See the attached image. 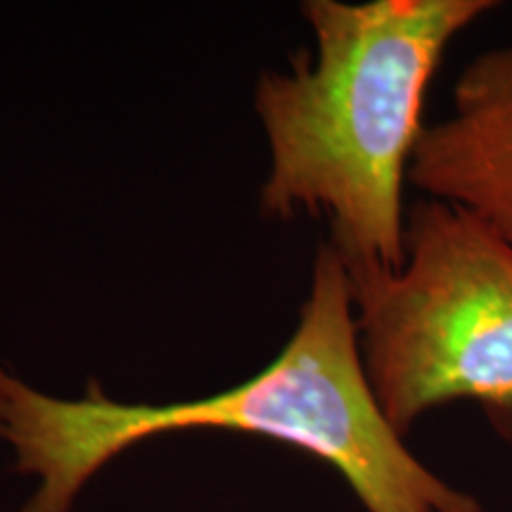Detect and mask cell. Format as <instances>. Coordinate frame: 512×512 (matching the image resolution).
<instances>
[{"label": "cell", "mask_w": 512, "mask_h": 512, "mask_svg": "<svg viewBox=\"0 0 512 512\" xmlns=\"http://www.w3.org/2000/svg\"><path fill=\"white\" fill-rule=\"evenodd\" d=\"M185 430L249 432L302 448L347 479L368 512H484L475 496L408 451L363 366L344 261L323 242L290 342L247 382L207 399L119 403L98 384L81 399L43 394L0 366V439L17 472L38 477L22 512H72L79 491L121 451Z\"/></svg>", "instance_id": "6da1fadb"}, {"label": "cell", "mask_w": 512, "mask_h": 512, "mask_svg": "<svg viewBox=\"0 0 512 512\" xmlns=\"http://www.w3.org/2000/svg\"><path fill=\"white\" fill-rule=\"evenodd\" d=\"M496 8L494 0L304 3L316 53L256 86L271 147L261 209L278 219L325 214L347 271H399L403 183L425 128V93L453 38Z\"/></svg>", "instance_id": "7a4b0ae2"}, {"label": "cell", "mask_w": 512, "mask_h": 512, "mask_svg": "<svg viewBox=\"0 0 512 512\" xmlns=\"http://www.w3.org/2000/svg\"><path fill=\"white\" fill-rule=\"evenodd\" d=\"M363 366L394 430L472 401L512 439V245L470 211L425 197L399 271H347Z\"/></svg>", "instance_id": "3957f363"}, {"label": "cell", "mask_w": 512, "mask_h": 512, "mask_svg": "<svg viewBox=\"0 0 512 512\" xmlns=\"http://www.w3.org/2000/svg\"><path fill=\"white\" fill-rule=\"evenodd\" d=\"M408 181L475 214L512 245V46L465 64L451 114L422 128Z\"/></svg>", "instance_id": "277c9868"}]
</instances>
